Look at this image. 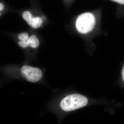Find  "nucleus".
Wrapping results in <instances>:
<instances>
[{
	"label": "nucleus",
	"instance_id": "obj_11",
	"mask_svg": "<svg viewBox=\"0 0 124 124\" xmlns=\"http://www.w3.org/2000/svg\"><path fill=\"white\" fill-rule=\"evenodd\" d=\"M4 8V5L1 2L0 3V11H2Z\"/></svg>",
	"mask_w": 124,
	"mask_h": 124
},
{
	"label": "nucleus",
	"instance_id": "obj_3",
	"mask_svg": "<svg viewBox=\"0 0 124 124\" xmlns=\"http://www.w3.org/2000/svg\"><path fill=\"white\" fill-rule=\"evenodd\" d=\"M22 75L29 82H36L41 79L42 71L39 68L28 65H24L21 69Z\"/></svg>",
	"mask_w": 124,
	"mask_h": 124
},
{
	"label": "nucleus",
	"instance_id": "obj_6",
	"mask_svg": "<svg viewBox=\"0 0 124 124\" xmlns=\"http://www.w3.org/2000/svg\"><path fill=\"white\" fill-rule=\"evenodd\" d=\"M22 17L23 19L27 23L28 22L29 20L33 17L32 14L30 11H26L23 12V13Z\"/></svg>",
	"mask_w": 124,
	"mask_h": 124
},
{
	"label": "nucleus",
	"instance_id": "obj_8",
	"mask_svg": "<svg viewBox=\"0 0 124 124\" xmlns=\"http://www.w3.org/2000/svg\"><path fill=\"white\" fill-rule=\"evenodd\" d=\"M18 44L22 48H26L28 46H29L28 40L26 41H20L18 42Z\"/></svg>",
	"mask_w": 124,
	"mask_h": 124
},
{
	"label": "nucleus",
	"instance_id": "obj_4",
	"mask_svg": "<svg viewBox=\"0 0 124 124\" xmlns=\"http://www.w3.org/2000/svg\"><path fill=\"white\" fill-rule=\"evenodd\" d=\"M27 23L33 28L37 29L41 26L42 20V19L39 17H33Z\"/></svg>",
	"mask_w": 124,
	"mask_h": 124
},
{
	"label": "nucleus",
	"instance_id": "obj_10",
	"mask_svg": "<svg viewBox=\"0 0 124 124\" xmlns=\"http://www.w3.org/2000/svg\"><path fill=\"white\" fill-rule=\"evenodd\" d=\"M121 75L122 80L124 82V65L122 67V70H121Z\"/></svg>",
	"mask_w": 124,
	"mask_h": 124
},
{
	"label": "nucleus",
	"instance_id": "obj_7",
	"mask_svg": "<svg viewBox=\"0 0 124 124\" xmlns=\"http://www.w3.org/2000/svg\"><path fill=\"white\" fill-rule=\"evenodd\" d=\"M29 37L26 32H23L20 33L18 36V38L20 41H26L28 40Z\"/></svg>",
	"mask_w": 124,
	"mask_h": 124
},
{
	"label": "nucleus",
	"instance_id": "obj_5",
	"mask_svg": "<svg viewBox=\"0 0 124 124\" xmlns=\"http://www.w3.org/2000/svg\"><path fill=\"white\" fill-rule=\"evenodd\" d=\"M28 42L29 46L33 48H36L39 45V41L38 38L34 35H32L29 37Z\"/></svg>",
	"mask_w": 124,
	"mask_h": 124
},
{
	"label": "nucleus",
	"instance_id": "obj_2",
	"mask_svg": "<svg viewBox=\"0 0 124 124\" xmlns=\"http://www.w3.org/2000/svg\"><path fill=\"white\" fill-rule=\"evenodd\" d=\"M95 17L93 14L85 13L79 16L76 23V28L82 34L88 33L93 30L95 24Z\"/></svg>",
	"mask_w": 124,
	"mask_h": 124
},
{
	"label": "nucleus",
	"instance_id": "obj_9",
	"mask_svg": "<svg viewBox=\"0 0 124 124\" xmlns=\"http://www.w3.org/2000/svg\"><path fill=\"white\" fill-rule=\"evenodd\" d=\"M121 5H124V0H111Z\"/></svg>",
	"mask_w": 124,
	"mask_h": 124
},
{
	"label": "nucleus",
	"instance_id": "obj_1",
	"mask_svg": "<svg viewBox=\"0 0 124 124\" xmlns=\"http://www.w3.org/2000/svg\"><path fill=\"white\" fill-rule=\"evenodd\" d=\"M88 102V99L84 95L72 94L67 95L61 100L60 106L64 111H72L85 107Z\"/></svg>",
	"mask_w": 124,
	"mask_h": 124
}]
</instances>
